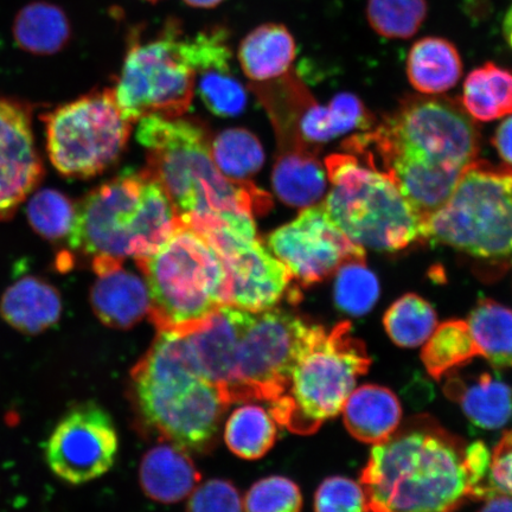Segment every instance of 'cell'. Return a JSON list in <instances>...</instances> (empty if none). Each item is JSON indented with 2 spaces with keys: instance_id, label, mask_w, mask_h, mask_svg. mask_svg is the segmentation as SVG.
Returning a JSON list of instances; mask_svg holds the SVG:
<instances>
[{
  "instance_id": "obj_1",
  "label": "cell",
  "mask_w": 512,
  "mask_h": 512,
  "mask_svg": "<svg viewBox=\"0 0 512 512\" xmlns=\"http://www.w3.org/2000/svg\"><path fill=\"white\" fill-rule=\"evenodd\" d=\"M491 453L467 444L428 414L412 416L374 445L361 472L367 512H457L497 494Z\"/></svg>"
},
{
  "instance_id": "obj_2",
  "label": "cell",
  "mask_w": 512,
  "mask_h": 512,
  "mask_svg": "<svg viewBox=\"0 0 512 512\" xmlns=\"http://www.w3.org/2000/svg\"><path fill=\"white\" fill-rule=\"evenodd\" d=\"M343 149L379 159L376 168L393 179L424 222L478 159L480 133L460 99L408 95L370 132L345 140Z\"/></svg>"
},
{
  "instance_id": "obj_3",
  "label": "cell",
  "mask_w": 512,
  "mask_h": 512,
  "mask_svg": "<svg viewBox=\"0 0 512 512\" xmlns=\"http://www.w3.org/2000/svg\"><path fill=\"white\" fill-rule=\"evenodd\" d=\"M137 140L147 149V174L162 185L184 226L202 230L224 224L258 238L254 215L272 207L271 197L217 169L206 128L187 119L151 115L139 120Z\"/></svg>"
},
{
  "instance_id": "obj_4",
  "label": "cell",
  "mask_w": 512,
  "mask_h": 512,
  "mask_svg": "<svg viewBox=\"0 0 512 512\" xmlns=\"http://www.w3.org/2000/svg\"><path fill=\"white\" fill-rule=\"evenodd\" d=\"M181 224L162 185L145 169L131 171L75 203L67 243L72 254L87 258L101 275L123 267L128 258L155 253Z\"/></svg>"
},
{
  "instance_id": "obj_5",
  "label": "cell",
  "mask_w": 512,
  "mask_h": 512,
  "mask_svg": "<svg viewBox=\"0 0 512 512\" xmlns=\"http://www.w3.org/2000/svg\"><path fill=\"white\" fill-rule=\"evenodd\" d=\"M132 389L145 424L184 450L208 448L230 405L223 390L202 376L176 330L158 331L132 370Z\"/></svg>"
},
{
  "instance_id": "obj_6",
  "label": "cell",
  "mask_w": 512,
  "mask_h": 512,
  "mask_svg": "<svg viewBox=\"0 0 512 512\" xmlns=\"http://www.w3.org/2000/svg\"><path fill=\"white\" fill-rule=\"evenodd\" d=\"M324 165L331 189L322 204L352 242L364 249L398 252L420 240L421 216L373 160L335 153Z\"/></svg>"
},
{
  "instance_id": "obj_7",
  "label": "cell",
  "mask_w": 512,
  "mask_h": 512,
  "mask_svg": "<svg viewBox=\"0 0 512 512\" xmlns=\"http://www.w3.org/2000/svg\"><path fill=\"white\" fill-rule=\"evenodd\" d=\"M366 344L352 335L350 322L330 331L317 325L300 352L283 394L271 403L279 425L300 435L316 433L324 422L336 418L369 371Z\"/></svg>"
},
{
  "instance_id": "obj_8",
  "label": "cell",
  "mask_w": 512,
  "mask_h": 512,
  "mask_svg": "<svg viewBox=\"0 0 512 512\" xmlns=\"http://www.w3.org/2000/svg\"><path fill=\"white\" fill-rule=\"evenodd\" d=\"M136 264L149 287V317L158 331L194 329L228 306V278L219 255L184 224Z\"/></svg>"
},
{
  "instance_id": "obj_9",
  "label": "cell",
  "mask_w": 512,
  "mask_h": 512,
  "mask_svg": "<svg viewBox=\"0 0 512 512\" xmlns=\"http://www.w3.org/2000/svg\"><path fill=\"white\" fill-rule=\"evenodd\" d=\"M422 241H433L483 261L512 260V168L476 160L452 194L422 222Z\"/></svg>"
},
{
  "instance_id": "obj_10",
  "label": "cell",
  "mask_w": 512,
  "mask_h": 512,
  "mask_svg": "<svg viewBox=\"0 0 512 512\" xmlns=\"http://www.w3.org/2000/svg\"><path fill=\"white\" fill-rule=\"evenodd\" d=\"M51 164L64 177L92 178L117 162L132 123L113 88L94 91L42 115Z\"/></svg>"
},
{
  "instance_id": "obj_11",
  "label": "cell",
  "mask_w": 512,
  "mask_h": 512,
  "mask_svg": "<svg viewBox=\"0 0 512 512\" xmlns=\"http://www.w3.org/2000/svg\"><path fill=\"white\" fill-rule=\"evenodd\" d=\"M183 31L170 21L151 41L132 36L114 93L125 117L176 119L189 111L196 73L182 49Z\"/></svg>"
},
{
  "instance_id": "obj_12",
  "label": "cell",
  "mask_w": 512,
  "mask_h": 512,
  "mask_svg": "<svg viewBox=\"0 0 512 512\" xmlns=\"http://www.w3.org/2000/svg\"><path fill=\"white\" fill-rule=\"evenodd\" d=\"M317 325L285 310L249 312L236 354L232 402L279 399Z\"/></svg>"
},
{
  "instance_id": "obj_13",
  "label": "cell",
  "mask_w": 512,
  "mask_h": 512,
  "mask_svg": "<svg viewBox=\"0 0 512 512\" xmlns=\"http://www.w3.org/2000/svg\"><path fill=\"white\" fill-rule=\"evenodd\" d=\"M213 246L228 278V306L259 313L274 309L290 292L292 274L259 238L214 226L196 230ZM293 302L300 293L290 292Z\"/></svg>"
},
{
  "instance_id": "obj_14",
  "label": "cell",
  "mask_w": 512,
  "mask_h": 512,
  "mask_svg": "<svg viewBox=\"0 0 512 512\" xmlns=\"http://www.w3.org/2000/svg\"><path fill=\"white\" fill-rule=\"evenodd\" d=\"M118 448L111 415L95 402H83L57 422L44 456L50 471L62 482L81 485L110 471Z\"/></svg>"
},
{
  "instance_id": "obj_15",
  "label": "cell",
  "mask_w": 512,
  "mask_h": 512,
  "mask_svg": "<svg viewBox=\"0 0 512 512\" xmlns=\"http://www.w3.org/2000/svg\"><path fill=\"white\" fill-rule=\"evenodd\" d=\"M267 245L305 287L329 278L345 262L366 260V249L336 226L322 203L303 209L296 220L274 230Z\"/></svg>"
},
{
  "instance_id": "obj_16",
  "label": "cell",
  "mask_w": 512,
  "mask_h": 512,
  "mask_svg": "<svg viewBox=\"0 0 512 512\" xmlns=\"http://www.w3.org/2000/svg\"><path fill=\"white\" fill-rule=\"evenodd\" d=\"M32 115L28 102L0 96V221L12 219L43 181Z\"/></svg>"
},
{
  "instance_id": "obj_17",
  "label": "cell",
  "mask_w": 512,
  "mask_h": 512,
  "mask_svg": "<svg viewBox=\"0 0 512 512\" xmlns=\"http://www.w3.org/2000/svg\"><path fill=\"white\" fill-rule=\"evenodd\" d=\"M248 316L247 311L222 306L196 328L182 331L195 366L203 377L223 390L230 403L236 354Z\"/></svg>"
},
{
  "instance_id": "obj_18",
  "label": "cell",
  "mask_w": 512,
  "mask_h": 512,
  "mask_svg": "<svg viewBox=\"0 0 512 512\" xmlns=\"http://www.w3.org/2000/svg\"><path fill=\"white\" fill-rule=\"evenodd\" d=\"M62 298L47 280L27 275L6 288L0 298V317L23 335L43 334L60 322Z\"/></svg>"
},
{
  "instance_id": "obj_19",
  "label": "cell",
  "mask_w": 512,
  "mask_h": 512,
  "mask_svg": "<svg viewBox=\"0 0 512 512\" xmlns=\"http://www.w3.org/2000/svg\"><path fill=\"white\" fill-rule=\"evenodd\" d=\"M91 304L102 324L126 330L138 324L150 311V292L146 281L124 267L98 275Z\"/></svg>"
},
{
  "instance_id": "obj_20",
  "label": "cell",
  "mask_w": 512,
  "mask_h": 512,
  "mask_svg": "<svg viewBox=\"0 0 512 512\" xmlns=\"http://www.w3.org/2000/svg\"><path fill=\"white\" fill-rule=\"evenodd\" d=\"M444 393L458 403L472 424L484 430H498L512 418V388L489 373L475 379L450 374Z\"/></svg>"
},
{
  "instance_id": "obj_21",
  "label": "cell",
  "mask_w": 512,
  "mask_h": 512,
  "mask_svg": "<svg viewBox=\"0 0 512 512\" xmlns=\"http://www.w3.org/2000/svg\"><path fill=\"white\" fill-rule=\"evenodd\" d=\"M344 425L357 440L377 445L388 439L401 424V403L392 390L364 384L355 388L343 407Z\"/></svg>"
},
{
  "instance_id": "obj_22",
  "label": "cell",
  "mask_w": 512,
  "mask_h": 512,
  "mask_svg": "<svg viewBox=\"0 0 512 512\" xmlns=\"http://www.w3.org/2000/svg\"><path fill=\"white\" fill-rule=\"evenodd\" d=\"M139 478L147 497L171 504L194 492L201 473L184 448L174 444L159 445L145 454Z\"/></svg>"
},
{
  "instance_id": "obj_23",
  "label": "cell",
  "mask_w": 512,
  "mask_h": 512,
  "mask_svg": "<svg viewBox=\"0 0 512 512\" xmlns=\"http://www.w3.org/2000/svg\"><path fill=\"white\" fill-rule=\"evenodd\" d=\"M297 44L285 25L266 23L243 38L238 59L243 73L255 83L281 78L291 72Z\"/></svg>"
},
{
  "instance_id": "obj_24",
  "label": "cell",
  "mask_w": 512,
  "mask_h": 512,
  "mask_svg": "<svg viewBox=\"0 0 512 512\" xmlns=\"http://www.w3.org/2000/svg\"><path fill=\"white\" fill-rule=\"evenodd\" d=\"M407 75L416 91L444 94L463 76V62L454 44L441 37H424L413 44L407 57Z\"/></svg>"
},
{
  "instance_id": "obj_25",
  "label": "cell",
  "mask_w": 512,
  "mask_h": 512,
  "mask_svg": "<svg viewBox=\"0 0 512 512\" xmlns=\"http://www.w3.org/2000/svg\"><path fill=\"white\" fill-rule=\"evenodd\" d=\"M375 125V117L361 99L350 93L337 94L329 106H320L312 99L299 119L302 137L318 146L331 139L354 131H368Z\"/></svg>"
},
{
  "instance_id": "obj_26",
  "label": "cell",
  "mask_w": 512,
  "mask_h": 512,
  "mask_svg": "<svg viewBox=\"0 0 512 512\" xmlns=\"http://www.w3.org/2000/svg\"><path fill=\"white\" fill-rule=\"evenodd\" d=\"M272 182L281 202L305 209L323 200L329 179L318 152H307L275 158Z\"/></svg>"
},
{
  "instance_id": "obj_27",
  "label": "cell",
  "mask_w": 512,
  "mask_h": 512,
  "mask_svg": "<svg viewBox=\"0 0 512 512\" xmlns=\"http://www.w3.org/2000/svg\"><path fill=\"white\" fill-rule=\"evenodd\" d=\"M17 46L34 55H54L66 48L72 27L59 6L32 2L18 12L14 29Z\"/></svg>"
},
{
  "instance_id": "obj_28",
  "label": "cell",
  "mask_w": 512,
  "mask_h": 512,
  "mask_svg": "<svg viewBox=\"0 0 512 512\" xmlns=\"http://www.w3.org/2000/svg\"><path fill=\"white\" fill-rule=\"evenodd\" d=\"M462 104L470 117L489 123L512 114V73L494 62L467 75Z\"/></svg>"
},
{
  "instance_id": "obj_29",
  "label": "cell",
  "mask_w": 512,
  "mask_h": 512,
  "mask_svg": "<svg viewBox=\"0 0 512 512\" xmlns=\"http://www.w3.org/2000/svg\"><path fill=\"white\" fill-rule=\"evenodd\" d=\"M478 356L469 324L462 319H451L438 324L421 352V360L427 373L438 381L452 374L454 370L465 367Z\"/></svg>"
},
{
  "instance_id": "obj_30",
  "label": "cell",
  "mask_w": 512,
  "mask_h": 512,
  "mask_svg": "<svg viewBox=\"0 0 512 512\" xmlns=\"http://www.w3.org/2000/svg\"><path fill=\"white\" fill-rule=\"evenodd\" d=\"M466 322L479 356L495 368H512V310L484 299Z\"/></svg>"
},
{
  "instance_id": "obj_31",
  "label": "cell",
  "mask_w": 512,
  "mask_h": 512,
  "mask_svg": "<svg viewBox=\"0 0 512 512\" xmlns=\"http://www.w3.org/2000/svg\"><path fill=\"white\" fill-rule=\"evenodd\" d=\"M277 434V421L271 412L252 403L236 409L224 428V440L229 450L248 460L266 456L274 446Z\"/></svg>"
},
{
  "instance_id": "obj_32",
  "label": "cell",
  "mask_w": 512,
  "mask_h": 512,
  "mask_svg": "<svg viewBox=\"0 0 512 512\" xmlns=\"http://www.w3.org/2000/svg\"><path fill=\"white\" fill-rule=\"evenodd\" d=\"M384 329L401 348L425 344L438 326L437 312L418 294L408 293L396 300L383 317Z\"/></svg>"
},
{
  "instance_id": "obj_33",
  "label": "cell",
  "mask_w": 512,
  "mask_h": 512,
  "mask_svg": "<svg viewBox=\"0 0 512 512\" xmlns=\"http://www.w3.org/2000/svg\"><path fill=\"white\" fill-rule=\"evenodd\" d=\"M210 152L217 169L236 182H249L265 162L259 139L243 128L223 131L211 142Z\"/></svg>"
},
{
  "instance_id": "obj_34",
  "label": "cell",
  "mask_w": 512,
  "mask_h": 512,
  "mask_svg": "<svg viewBox=\"0 0 512 512\" xmlns=\"http://www.w3.org/2000/svg\"><path fill=\"white\" fill-rule=\"evenodd\" d=\"M195 89L208 110L219 117H238L245 111L247 91L234 75L230 63L198 70Z\"/></svg>"
},
{
  "instance_id": "obj_35",
  "label": "cell",
  "mask_w": 512,
  "mask_h": 512,
  "mask_svg": "<svg viewBox=\"0 0 512 512\" xmlns=\"http://www.w3.org/2000/svg\"><path fill=\"white\" fill-rule=\"evenodd\" d=\"M335 275L334 298L339 310L360 317L374 309L380 298V283L366 260L345 262Z\"/></svg>"
},
{
  "instance_id": "obj_36",
  "label": "cell",
  "mask_w": 512,
  "mask_h": 512,
  "mask_svg": "<svg viewBox=\"0 0 512 512\" xmlns=\"http://www.w3.org/2000/svg\"><path fill=\"white\" fill-rule=\"evenodd\" d=\"M427 0H369L370 27L388 40H408L425 22Z\"/></svg>"
},
{
  "instance_id": "obj_37",
  "label": "cell",
  "mask_w": 512,
  "mask_h": 512,
  "mask_svg": "<svg viewBox=\"0 0 512 512\" xmlns=\"http://www.w3.org/2000/svg\"><path fill=\"white\" fill-rule=\"evenodd\" d=\"M75 214V203L59 190L43 189L30 197L27 207L32 229L50 242L67 239Z\"/></svg>"
},
{
  "instance_id": "obj_38",
  "label": "cell",
  "mask_w": 512,
  "mask_h": 512,
  "mask_svg": "<svg viewBox=\"0 0 512 512\" xmlns=\"http://www.w3.org/2000/svg\"><path fill=\"white\" fill-rule=\"evenodd\" d=\"M303 496L293 480L271 476L256 482L245 498L246 512H302Z\"/></svg>"
},
{
  "instance_id": "obj_39",
  "label": "cell",
  "mask_w": 512,
  "mask_h": 512,
  "mask_svg": "<svg viewBox=\"0 0 512 512\" xmlns=\"http://www.w3.org/2000/svg\"><path fill=\"white\" fill-rule=\"evenodd\" d=\"M315 512H367L362 485L347 477L326 478L316 492Z\"/></svg>"
},
{
  "instance_id": "obj_40",
  "label": "cell",
  "mask_w": 512,
  "mask_h": 512,
  "mask_svg": "<svg viewBox=\"0 0 512 512\" xmlns=\"http://www.w3.org/2000/svg\"><path fill=\"white\" fill-rule=\"evenodd\" d=\"M240 492L223 479H213L198 486L188 503V512H242Z\"/></svg>"
},
{
  "instance_id": "obj_41",
  "label": "cell",
  "mask_w": 512,
  "mask_h": 512,
  "mask_svg": "<svg viewBox=\"0 0 512 512\" xmlns=\"http://www.w3.org/2000/svg\"><path fill=\"white\" fill-rule=\"evenodd\" d=\"M490 479L498 494L512 496V428L503 433L491 453Z\"/></svg>"
},
{
  "instance_id": "obj_42",
  "label": "cell",
  "mask_w": 512,
  "mask_h": 512,
  "mask_svg": "<svg viewBox=\"0 0 512 512\" xmlns=\"http://www.w3.org/2000/svg\"><path fill=\"white\" fill-rule=\"evenodd\" d=\"M492 144L504 164L512 168V114L498 126Z\"/></svg>"
},
{
  "instance_id": "obj_43",
  "label": "cell",
  "mask_w": 512,
  "mask_h": 512,
  "mask_svg": "<svg viewBox=\"0 0 512 512\" xmlns=\"http://www.w3.org/2000/svg\"><path fill=\"white\" fill-rule=\"evenodd\" d=\"M478 512H512V496L495 494L485 499Z\"/></svg>"
},
{
  "instance_id": "obj_44",
  "label": "cell",
  "mask_w": 512,
  "mask_h": 512,
  "mask_svg": "<svg viewBox=\"0 0 512 512\" xmlns=\"http://www.w3.org/2000/svg\"><path fill=\"white\" fill-rule=\"evenodd\" d=\"M183 2L195 9H214L224 0H183Z\"/></svg>"
},
{
  "instance_id": "obj_45",
  "label": "cell",
  "mask_w": 512,
  "mask_h": 512,
  "mask_svg": "<svg viewBox=\"0 0 512 512\" xmlns=\"http://www.w3.org/2000/svg\"><path fill=\"white\" fill-rule=\"evenodd\" d=\"M503 34L505 40L509 43V46L512 48V5L507 15L504 17L503 21Z\"/></svg>"
},
{
  "instance_id": "obj_46",
  "label": "cell",
  "mask_w": 512,
  "mask_h": 512,
  "mask_svg": "<svg viewBox=\"0 0 512 512\" xmlns=\"http://www.w3.org/2000/svg\"><path fill=\"white\" fill-rule=\"evenodd\" d=\"M144 2L155 4L160 2V0H144Z\"/></svg>"
}]
</instances>
